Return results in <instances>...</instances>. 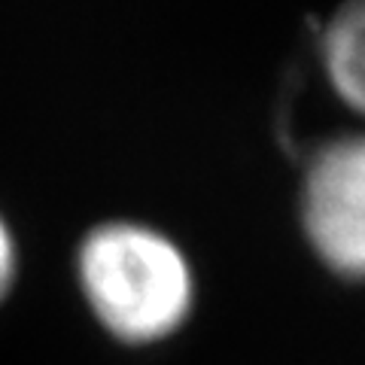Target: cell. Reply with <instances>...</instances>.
<instances>
[{"label":"cell","mask_w":365,"mask_h":365,"mask_svg":"<svg viewBox=\"0 0 365 365\" xmlns=\"http://www.w3.org/2000/svg\"><path fill=\"white\" fill-rule=\"evenodd\" d=\"M302 241L329 277L365 287V128L323 137L295 186Z\"/></svg>","instance_id":"2"},{"label":"cell","mask_w":365,"mask_h":365,"mask_svg":"<svg viewBox=\"0 0 365 365\" xmlns=\"http://www.w3.org/2000/svg\"><path fill=\"white\" fill-rule=\"evenodd\" d=\"M317 58L335 101L365 125V0L338 6L319 25Z\"/></svg>","instance_id":"3"},{"label":"cell","mask_w":365,"mask_h":365,"mask_svg":"<svg viewBox=\"0 0 365 365\" xmlns=\"http://www.w3.org/2000/svg\"><path fill=\"white\" fill-rule=\"evenodd\" d=\"M16 271H19V253H16V237L9 232L6 220L0 216V302L9 295L16 283Z\"/></svg>","instance_id":"4"},{"label":"cell","mask_w":365,"mask_h":365,"mask_svg":"<svg viewBox=\"0 0 365 365\" xmlns=\"http://www.w3.org/2000/svg\"><path fill=\"white\" fill-rule=\"evenodd\" d=\"M76 280L91 314L122 344H158L189 323L198 280L170 235L110 220L79 241Z\"/></svg>","instance_id":"1"}]
</instances>
